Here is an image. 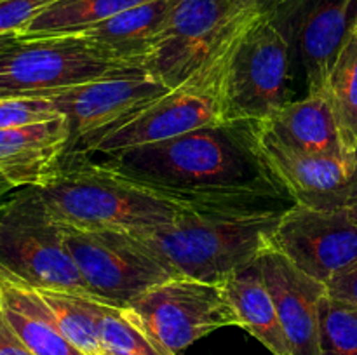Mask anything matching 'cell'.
<instances>
[{"instance_id": "484cf974", "label": "cell", "mask_w": 357, "mask_h": 355, "mask_svg": "<svg viewBox=\"0 0 357 355\" xmlns=\"http://www.w3.org/2000/svg\"><path fill=\"white\" fill-rule=\"evenodd\" d=\"M63 117L51 97H3L0 100V131L42 124Z\"/></svg>"}, {"instance_id": "5b68a950", "label": "cell", "mask_w": 357, "mask_h": 355, "mask_svg": "<svg viewBox=\"0 0 357 355\" xmlns=\"http://www.w3.org/2000/svg\"><path fill=\"white\" fill-rule=\"evenodd\" d=\"M0 271L37 289L91 296L66 247L65 230L33 187L0 204Z\"/></svg>"}, {"instance_id": "ffe728a7", "label": "cell", "mask_w": 357, "mask_h": 355, "mask_svg": "<svg viewBox=\"0 0 357 355\" xmlns=\"http://www.w3.org/2000/svg\"><path fill=\"white\" fill-rule=\"evenodd\" d=\"M222 285L236 313L237 327L257 338L272 355H293L268 292L260 260L230 275Z\"/></svg>"}, {"instance_id": "7c38bea8", "label": "cell", "mask_w": 357, "mask_h": 355, "mask_svg": "<svg viewBox=\"0 0 357 355\" xmlns=\"http://www.w3.org/2000/svg\"><path fill=\"white\" fill-rule=\"evenodd\" d=\"M271 249L326 284L357 260V204L331 211L293 204L272 233Z\"/></svg>"}, {"instance_id": "4dcf8cb0", "label": "cell", "mask_w": 357, "mask_h": 355, "mask_svg": "<svg viewBox=\"0 0 357 355\" xmlns=\"http://www.w3.org/2000/svg\"><path fill=\"white\" fill-rule=\"evenodd\" d=\"M21 35L20 31H9V33H0V54L7 51L9 47H13L16 42H20Z\"/></svg>"}, {"instance_id": "9a60e30c", "label": "cell", "mask_w": 357, "mask_h": 355, "mask_svg": "<svg viewBox=\"0 0 357 355\" xmlns=\"http://www.w3.org/2000/svg\"><path fill=\"white\" fill-rule=\"evenodd\" d=\"M260 267L291 354L321 355V306L328 296L326 285L274 249L261 254Z\"/></svg>"}, {"instance_id": "9c48e42d", "label": "cell", "mask_w": 357, "mask_h": 355, "mask_svg": "<svg viewBox=\"0 0 357 355\" xmlns=\"http://www.w3.org/2000/svg\"><path fill=\"white\" fill-rule=\"evenodd\" d=\"M63 230L66 247L91 298L126 306L153 285L176 277L157 254L131 233L70 226H63Z\"/></svg>"}, {"instance_id": "e0dca14e", "label": "cell", "mask_w": 357, "mask_h": 355, "mask_svg": "<svg viewBox=\"0 0 357 355\" xmlns=\"http://www.w3.org/2000/svg\"><path fill=\"white\" fill-rule=\"evenodd\" d=\"M176 0H150L68 35H79L115 61L145 68Z\"/></svg>"}, {"instance_id": "4316f807", "label": "cell", "mask_w": 357, "mask_h": 355, "mask_svg": "<svg viewBox=\"0 0 357 355\" xmlns=\"http://www.w3.org/2000/svg\"><path fill=\"white\" fill-rule=\"evenodd\" d=\"M59 0H0V33L23 31Z\"/></svg>"}, {"instance_id": "1f68e13d", "label": "cell", "mask_w": 357, "mask_h": 355, "mask_svg": "<svg viewBox=\"0 0 357 355\" xmlns=\"http://www.w3.org/2000/svg\"><path fill=\"white\" fill-rule=\"evenodd\" d=\"M13 190H16V188H14L9 181L3 180V178L0 176V204H2V202L6 200L10 194H13Z\"/></svg>"}, {"instance_id": "ac0fdd59", "label": "cell", "mask_w": 357, "mask_h": 355, "mask_svg": "<svg viewBox=\"0 0 357 355\" xmlns=\"http://www.w3.org/2000/svg\"><path fill=\"white\" fill-rule=\"evenodd\" d=\"M260 125L296 152L349 157L337 118L324 94H307L303 100L284 103Z\"/></svg>"}, {"instance_id": "603a6c76", "label": "cell", "mask_w": 357, "mask_h": 355, "mask_svg": "<svg viewBox=\"0 0 357 355\" xmlns=\"http://www.w3.org/2000/svg\"><path fill=\"white\" fill-rule=\"evenodd\" d=\"M323 94L337 118L345 152L354 155L357 153V31L351 33L338 56Z\"/></svg>"}, {"instance_id": "7a4b0ae2", "label": "cell", "mask_w": 357, "mask_h": 355, "mask_svg": "<svg viewBox=\"0 0 357 355\" xmlns=\"http://www.w3.org/2000/svg\"><path fill=\"white\" fill-rule=\"evenodd\" d=\"M49 214L63 226L136 233L167 225L187 212L253 202H215L183 197L115 173L82 153H66L58 176L35 188ZM288 200V198H278Z\"/></svg>"}, {"instance_id": "277c9868", "label": "cell", "mask_w": 357, "mask_h": 355, "mask_svg": "<svg viewBox=\"0 0 357 355\" xmlns=\"http://www.w3.org/2000/svg\"><path fill=\"white\" fill-rule=\"evenodd\" d=\"M257 14L248 16L222 45L183 82L101 136L82 155H108L176 138L195 129L225 122V82L241 33Z\"/></svg>"}, {"instance_id": "ba28073f", "label": "cell", "mask_w": 357, "mask_h": 355, "mask_svg": "<svg viewBox=\"0 0 357 355\" xmlns=\"http://www.w3.org/2000/svg\"><path fill=\"white\" fill-rule=\"evenodd\" d=\"M289 45L271 14H257L241 33L225 82V122L261 124L286 103Z\"/></svg>"}, {"instance_id": "8fae6325", "label": "cell", "mask_w": 357, "mask_h": 355, "mask_svg": "<svg viewBox=\"0 0 357 355\" xmlns=\"http://www.w3.org/2000/svg\"><path fill=\"white\" fill-rule=\"evenodd\" d=\"M171 87L145 68L114 73L51 96L70 129L68 153H86L114 127Z\"/></svg>"}, {"instance_id": "4fadbf2b", "label": "cell", "mask_w": 357, "mask_h": 355, "mask_svg": "<svg viewBox=\"0 0 357 355\" xmlns=\"http://www.w3.org/2000/svg\"><path fill=\"white\" fill-rule=\"evenodd\" d=\"M264 160L293 204L310 209H342L357 204V153L324 157L296 152L258 124Z\"/></svg>"}, {"instance_id": "44dd1931", "label": "cell", "mask_w": 357, "mask_h": 355, "mask_svg": "<svg viewBox=\"0 0 357 355\" xmlns=\"http://www.w3.org/2000/svg\"><path fill=\"white\" fill-rule=\"evenodd\" d=\"M146 2L150 0H59L35 17L20 35L21 38H38L75 33Z\"/></svg>"}, {"instance_id": "f1b7e54d", "label": "cell", "mask_w": 357, "mask_h": 355, "mask_svg": "<svg viewBox=\"0 0 357 355\" xmlns=\"http://www.w3.org/2000/svg\"><path fill=\"white\" fill-rule=\"evenodd\" d=\"M0 355H33L0 313Z\"/></svg>"}, {"instance_id": "3957f363", "label": "cell", "mask_w": 357, "mask_h": 355, "mask_svg": "<svg viewBox=\"0 0 357 355\" xmlns=\"http://www.w3.org/2000/svg\"><path fill=\"white\" fill-rule=\"evenodd\" d=\"M291 205L274 200L199 209L131 235L176 275L222 284L271 249L272 233Z\"/></svg>"}, {"instance_id": "5bb4252c", "label": "cell", "mask_w": 357, "mask_h": 355, "mask_svg": "<svg viewBox=\"0 0 357 355\" xmlns=\"http://www.w3.org/2000/svg\"><path fill=\"white\" fill-rule=\"evenodd\" d=\"M352 0H282L271 14L302 59L309 94H323L351 37Z\"/></svg>"}, {"instance_id": "f546056e", "label": "cell", "mask_w": 357, "mask_h": 355, "mask_svg": "<svg viewBox=\"0 0 357 355\" xmlns=\"http://www.w3.org/2000/svg\"><path fill=\"white\" fill-rule=\"evenodd\" d=\"M282 0H236L237 6L246 13L255 14H268L278 9Z\"/></svg>"}, {"instance_id": "cb8c5ba5", "label": "cell", "mask_w": 357, "mask_h": 355, "mask_svg": "<svg viewBox=\"0 0 357 355\" xmlns=\"http://www.w3.org/2000/svg\"><path fill=\"white\" fill-rule=\"evenodd\" d=\"M98 331L103 352L117 350L129 355H173L160 348L138 326L126 317L122 306L110 305L101 299L96 303Z\"/></svg>"}, {"instance_id": "83f0119b", "label": "cell", "mask_w": 357, "mask_h": 355, "mask_svg": "<svg viewBox=\"0 0 357 355\" xmlns=\"http://www.w3.org/2000/svg\"><path fill=\"white\" fill-rule=\"evenodd\" d=\"M328 298L357 306V260L326 282Z\"/></svg>"}, {"instance_id": "d4e9b609", "label": "cell", "mask_w": 357, "mask_h": 355, "mask_svg": "<svg viewBox=\"0 0 357 355\" xmlns=\"http://www.w3.org/2000/svg\"><path fill=\"white\" fill-rule=\"evenodd\" d=\"M321 355H357V306L324 298L321 306Z\"/></svg>"}, {"instance_id": "52a82bcc", "label": "cell", "mask_w": 357, "mask_h": 355, "mask_svg": "<svg viewBox=\"0 0 357 355\" xmlns=\"http://www.w3.org/2000/svg\"><path fill=\"white\" fill-rule=\"evenodd\" d=\"M122 310L135 326L173 355L222 327L237 326L222 284L181 275L153 285Z\"/></svg>"}, {"instance_id": "836d02e7", "label": "cell", "mask_w": 357, "mask_h": 355, "mask_svg": "<svg viewBox=\"0 0 357 355\" xmlns=\"http://www.w3.org/2000/svg\"><path fill=\"white\" fill-rule=\"evenodd\" d=\"M103 355H105V354H103Z\"/></svg>"}, {"instance_id": "d6986e66", "label": "cell", "mask_w": 357, "mask_h": 355, "mask_svg": "<svg viewBox=\"0 0 357 355\" xmlns=\"http://www.w3.org/2000/svg\"><path fill=\"white\" fill-rule=\"evenodd\" d=\"M0 313L33 355H86L59 331L38 291L0 271Z\"/></svg>"}, {"instance_id": "d6a6232c", "label": "cell", "mask_w": 357, "mask_h": 355, "mask_svg": "<svg viewBox=\"0 0 357 355\" xmlns=\"http://www.w3.org/2000/svg\"><path fill=\"white\" fill-rule=\"evenodd\" d=\"M357 31V0H352L351 9V33Z\"/></svg>"}, {"instance_id": "2e32d148", "label": "cell", "mask_w": 357, "mask_h": 355, "mask_svg": "<svg viewBox=\"0 0 357 355\" xmlns=\"http://www.w3.org/2000/svg\"><path fill=\"white\" fill-rule=\"evenodd\" d=\"M70 150L65 117L0 131V176L14 188L45 187L58 176Z\"/></svg>"}, {"instance_id": "7402d4cb", "label": "cell", "mask_w": 357, "mask_h": 355, "mask_svg": "<svg viewBox=\"0 0 357 355\" xmlns=\"http://www.w3.org/2000/svg\"><path fill=\"white\" fill-rule=\"evenodd\" d=\"M37 289V287H35ZM51 310L59 331L86 355H103L98 331L96 298L75 292L37 289Z\"/></svg>"}, {"instance_id": "30bf717a", "label": "cell", "mask_w": 357, "mask_h": 355, "mask_svg": "<svg viewBox=\"0 0 357 355\" xmlns=\"http://www.w3.org/2000/svg\"><path fill=\"white\" fill-rule=\"evenodd\" d=\"M255 13L236 0H176L171 7L146 70L174 87L195 72L225 38Z\"/></svg>"}, {"instance_id": "6da1fadb", "label": "cell", "mask_w": 357, "mask_h": 355, "mask_svg": "<svg viewBox=\"0 0 357 355\" xmlns=\"http://www.w3.org/2000/svg\"><path fill=\"white\" fill-rule=\"evenodd\" d=\"M101 164L149 187L202 200L289 198L261 155L258 124L248 122L206 125L176 138L108 153Z\"/></svg>"}, {"instance_id": "8992f818", "label": "cell", "mask_w": 357, "mask_h": 355, "mask_svg": "<svg viewBox=\"0 0 357 355\" xmlns=\"http://www.w3.org/2000/svg\"><path fill=\"white\" fill-rule=\"evenodd\" d=\"M128 70L139 68L108 58L79 35L20 38L0 54V100L51 97Z\"/></svg>"}]
</instances>
